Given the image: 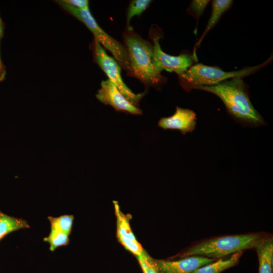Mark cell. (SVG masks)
Instances as JSON below:
<instances>
[{
	"instance_id": "obj_1",
	"label": "cell",
	"mask_w": 273,
	"mask_h": 273,
	"mask_svg": "<svg viewBox=\"0 0 273 273\" xmlns=\"http://www.w3.org/2000/svg\"><path fill=\"white\" fill-rule=\"evenodd\" d=\"M199 89L211 93L223 102L230 115L240 124L248 127H258L264 120L250 101L241 77H234L211 86H198Z\"/></svg>"
},
{
	"instance_id": "obj_2",
	"label": "cell",
	"mask_w": 273,
	"mask_h": 273,
	"mask_svg": "<svg viewBox=\"0 0 273 273\" xmlns=\"http://www.w3.org/2000/svg\"><path fill=\"white\" fill-rule=\"evenodd\" d=\"M265 235L249 233L215 237L194 244L180 253L179 256H201L216 259L223 258L239 251L254 248Z\"/></svg>"
},
{
	"instance_id": "obj_3",
	"label": "cell",
	"mask_w": 273,
	"mask_h": 273,
	"mask_svg": "<svg viewBox=\"0 0 273 273\" xmlns=\"http://www.w3.org/2000/svg\"><path fill=\"white\" fill-rule=\"evenodd\" d=\"M131 74L148 85H155L160 81V73L155 69L153 61V46L132 30L123 34Z\"/></svg>"
},
{
	"instance_id": "obj_4",
	"label": "cell",
	"mask_w": 273,
	"mask_h": 273,
	"mask_svg": "<svg viewBox=\"0 0 273 273\" xmlns=\"http://www.w3.org/2000/svg\"><path fill=\"white\" fill-rule=\"evenodd\" d=\"M55 2L64 11L84 24L93 34L94 38L109 51L120 67L130 75L129 59L125 46L110 36L99 25L89 9H78L64 4L61 0Z\"/></svg>"
},
{
	"instance_id": "obj_5",
	"label": "cell",
	"mask_w": 273,
	"mask_h": 273,
	"mask_svg": "<svg viewBox=\"0 0 273 273\" xmlns=\"http://www.w3.org/2000/svg\"><path fill=\"white\" fill-rule=\"evenodd\" d=\"M263 64L245 68L231 72L224 71L216 67L197 64L179 75L183 87L187 90L198 86H211L218 84L229 78L243 77L258 70Z\"/></svg>"
},
{
	"instance_id": "obj_6",
	"label": "cell",
	"mask_w": 273,
	"mask_h": 273,
	"mask_svg": "<svg viewBox=\"0 0 273 273\" xmlns=\"http://www.w3.org/2000/svg\"><path fill=\"white\" fill-rule=\"evenodd\" d=\"M95 62L108 76L121 93L132 104L139 107V102L145 93L136 94L124 83L121 74V67L115 59L109 56L104 48L95 38L90 44Z\"/></svg>"
},
{
	"instance_id": "obj_7",
	"label": "cell",
	"mask_w": 273,
	"mask_h": 273,
	"mask_svg": "<svg viewBox=\"0 0 273 273\" xmlns=\"http://www.w3.org/2000/svg\"><path fill=\"white\" fill-rule=\"evenodd\" d=\"M153 61L156 71L160 73L164 70L174 72L178 75L186 71L192 65L194 57L188 54L177 56H171L164 53L161 49L159 38L153 39Z\"/></svg>"
},
{
	"instance_id": "obj_8",
	"label": "cell",
	"mask_w": 273,
	"mask_h": 273,
	"mask_svg": "<svg viewBox=\"0 0 273 273\" xmlns=\"http://www.w3.org/2000/svg\"><path fill=\"white\" fill-rule=\"evenodd\" d=\"M96 96L101 102L112 106L117 112L142 115V110L130 103L109 79L102 81Z\"/></svg>"
},
{
	"instance_id": "obj_9",
	"label": "cell",
	"mask_w": 273,
	"mask_h": 273,
	"mask_svg": "<svg viewBox=\"0 0 273 273\" xmlns=\"http://www.w3.org/2000/svg\"><path fill=\"white\" fill-rule=\"evenodd\" d=\"M215 260L201 256H188L172 261L153 258L158 273H192L197 268Z\"/></svg>"
},
{
	"instance_id": "obj_10",
	"label": "cell",
	"mask_w": 273,
	"mask_h": 273,
	"mask_svg": "<svg viewBox=\"0 0 273 273\" xmlns=\"http://www.w3.org/2000/svg\"><path fill=\"white\" fill-rule=\"evenodd\" d=\"M116 217V236L120 243L135 256L144 251L141 244L134 236L129 224L131 216L124 214L120 210L117 201H113Z\"/></svg>"
},
{
	"instance_id": "obj_11",
	"label": "cell",
	"mask_w": 273,
	"mask_h": 273,
	"mask_svg": "<svg viewBox=\"0 0 273 273\" xmlns=\"http://www.w3.org/2000/svg\"><path fill=\"white\" fill-rule=\"evenodd\" d=\"M196 119V114L193 111L176 107L172 115L162 117L159 120L158 126L163 129L178 130L185 134L195 129Z\"/></svg>"
},
{
	"instance_id": "obj_12",
	"label": "cell",
	"mask_w": 273,
	"mask_h": 273,
	"mask_svg": "<svg viewBox=\"0 0 273 273\" xmlns=\"http://www.w3.org/2000/svg\"><path fill=\"white\" fill-rule=\"evenodd\" d=\"M254 248L258 259L259 273H272V237L265 234L258 241Z\"/></svg>"
},
{
	"instance_id": "obj_13",
	"label": "cell",
	"mask_w": 273,
	"mask_h": 273,
	"mask_svg": "<svg viewBox=\"0 0 273 273\" xmlns=\"http://www.w3.org/2000/svg\"><path fill=\"white\" fill-rule=\"evenodd\" d=\"M243 251L235 253L227 258H220L214 261L204 265L192 273H220L238 263Z\"/></svg>"
},
{
	"instance_id": "obj_14",
	"label": "cell",
	"mask_w": 273,
	"mask_h": 273,
	"mask_svg": "<svg viewBox=\"0 0 273 273\" xmlns=\"http://www.w3.org/2000/svg\"><path fill=\"white\" fill-rule=\"evenodd\" d=\"M29 228L26 220L9 216L0 210V241L11 232Z\"/></svg>"
},
{
	"instance_id": "obj_15",
	"label": "cell",
	"mask_w": 273,
	"mask_h": 273,
	"mask_svg": "<svg viewBox=\"0 0 273 273\" xmlns=\"http://www.w3.org/2000/svg\"><path fill=\"white\" fill-rule=\"evenodd\" d=\"M232 3L233 1L230 0H215L212 2L211 15L206 29L197 43L198 45L201 43L207 32L215 25L222 14L230 8Z\"/></svg>"
},
{
	"instance_id": "obj_16",
	"label": "cell",
	"mask_w": 273,
	"mask_h": 273,
	"mask_svg": "<svg viewBox=\"0 0 273 273\" xmlns=\"http://www.w3.org/2000/svg\"><path fill=\"white\" fill-rule=\"evenodd\" d=\"M51 229L62 232L67 235L71 232L74 216L72 215H63L59 217L48 216Z\"/></svg>"
},
{
	"instance_id": "obj_17",
	"label": "cell",
	"mask_w": 273,
	"mask_h": 273,
	"mask_svg": "<svg viewBox=\"0 0 273 273\" xmlns=\"http://www.w3.org/2000/svg\"><path fill=\"white\" fill-rule=\"evenodd\" d=\"M44 242L50 244V250L54 251L58 247L67 245L69 242L68 235L54 230H51L48 237L43 238Z\"/></svg>"
},
{
	"instance_id": "obj_18",
	"label": "cell",
	"mask_w": 273,
	"mask_h": 273,
	"mask_svg": "<svg viewBox=\"0 0 273 273\" xmlns=\"http://www.w3.org/2000/svg\"><path fill=\"white\" fill-rule=\"evenodd\" d=\"M152 1L150 0H134L129 4L127 10L126 20L127 24L135 16H140L149 6Z\"/></svg>"
},
{
	"instance_id": "obj_19",
	"label": "cell",
	"mask_w": 273,
	"mask_h": 273,
	"mask_svg": "<svg viewBox=\"0 0 273 273\" xmlns=\"http://www.w3.org/2000/svg\"><path fill=\"white\" fill-rule=\"evenodd\" d=\"M143 273H158L153 261V258L144 250L143 252L136 256Z\"/></svg>"
},
{
	"instance_id": "obj_20",
	"label": "cell",
	"mask_w": 273,
	"mask_h": 273,
	"mask_svg": "<svg viewBox=\"0 0 273 273\" xmlns=\"http://www.w3.org/2000/svg\"><path fill=\"white\" fill-rule=\"evenodd\" d=\"M209 1L195 0L191 3V8L197 17H199L203 13Z\"/></svg>"
},
{
	"instance_id": "obj_21",
	"label": "cell",
	"mask_w": 273,
	"mask_h": 273,
	"mask_svg": "<svg viewBox=\"0 0 273 273\" xmlns=\"http://www.w3.org/2000/svg\"><path fill=\"white\" fill-rule=\"evenodd\" d=\"M64 4L73 8L84 10L89 9V2L87 0H61Z\"/></svg>"
},
{
	"instance_id": "obj_22",
	"label": "cell",
	"mask_w": 273,
	"mask_h": 273,
	"mask_svg": "<svg viewBox=\"0 0 273 273\" xmlns=\"http://www.w3.org/2000/svg\"><path fill=\"white\" fill-rule=\"evenodd\" d=\"M2 37L0 35V42ZM6 68L4 64L3 63L1 57L0 53V82L4 81L6 78Z\"/></svg>"
},
{
	"instance_id": "obj_23",
	"label": "cell",
	"mask_w": 273,
	"mask_h": 273,
	"mask_svg": "<svg viewBox=\"0 0 273 273\" xmlns=\"http://www.w3.org/2000/svg\"><path fill=\"white\" fill-rule=\"evenodd\" d=\"M5 25L0 17V35L3 38L4 35Z\"/></svg>"
}]
</instances>
